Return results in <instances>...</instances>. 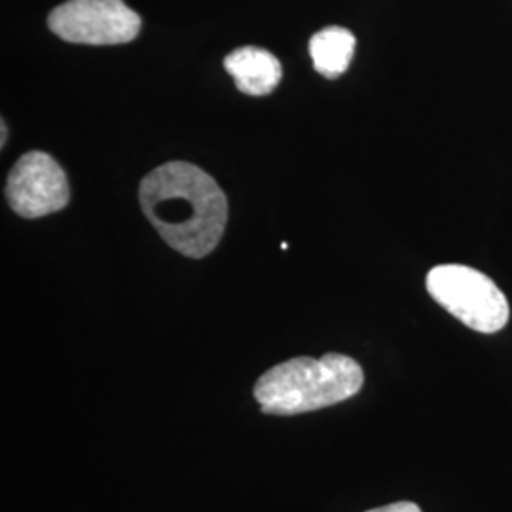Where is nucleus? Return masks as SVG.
<instances>
[{
    "label": "nucleus",
    "mask_w": 512,
    "mask_h": 512,
    "mask_svg": "<svg viewBox=\"0 0 512 512\" xmlns=\"http://www.w3.org/2000/svg\"><path fill=\"white\" fill-rule=\"evenodd\" d=\"M141 209L169 247L190 258L219 245L228 202L219 184L198 165L167 162L150 171L139 190Z\"/></svg>",
    "instance_id": "nucleus-1"
},
{
    "label": "nucleus",
    "mask_w": 512,
    "mask_h": 512,
    "mask_svg": "<svg viewBox=\"0 0 512 512\" xmlns=\"http://www.w3.org/2000/svg\"><path fill=\"white\" fill-rule=\"evenodd\" d=\"M363 382V368L348 355L296 357L258 378L255 399L264 414L296 416L348 401L361 391Z\"/></svg>",
    "instance_id": "nucleus-2"
},
{
    "label": "nucleus",
    "mask_w": 512,
    "mask_h": 512,
    "mask_svg": "<svg viewBox=\"0 0 512 512\" xmlns=\"http://www.w3.org/2000/svg\"><path fill=\"white\" fill-rule=\"evenodd\" d=\"M6 200L23 219L57 213L71 200L63 167L46 152H27L12 167L6 183Z\"/></svg>",
    "instance_id": "nucleus-5"
},
{
    "label": "nucleus",
    "mask_w": 512,
    "mask_h": 512,
    "mask_svg": "<svg viewBox=\"0 0 512 512\" xmlns=\"http://www.w3.org/2000/svg\"><path fill=\"white\" fill-rule=\"evenodd\" d=\"M2 147H4V143H6V124H2Z\"/></svg>",
    "instance_id": "nucleus-9"
},
{
    "label": "nucleus",
    "mask_w": 512,
    "mask_h": 512,
    "mask_svg": "<svg viewBox=\"0 0 512 512\" xmlns=\"http://www.w3.org/2000/svg\"><path fill=\"white\" fill-rule=\"evenodd\" d=\"M366 512H421V509L412 501H399V503H391V505H385L380 509H372V511Z\"/></svg>",
    "instance_id": "nucleus-8"
},
{
    "label": "nucleus",
    "mask_w": 512,
    "mask_h": 512,
    "mask_svg": "<svg viewBox=\"0 0 512 512\" xmlns=\"http://www.w3.org/2000/svg\"><path fill=\"white\" fill-rule=\"evenodd\" d=\"M224 69L236 80L239 92L253 97H264L274 92L283 78L279 59L256 46L238 48L226 55Z\"/></svg>",
    "instance_id": "nucleus-6"
},
{
    "label": "nucleus",
    "mask_w": 512,
    "mask_h": 512,
    "mask_svg": "<svg viewBox=\"0 0 512 512\" xmlns=\"http://www.w3.org/2000/svg\"><path fill=\"white\" fill-rule=\"evenodd\" d=\"M48 25L65 42L114 46L139 35L141 18L124 0H69L52 10Z\"/></svg>",
    "instance_id": "nucleus-4"
},
{
    "label": "nucleus",
    "mask_w": 512,
    "mask_h": 512,
    "mask_svg": "<svg viewBox=\"0 0 512 512\" xmlns=\"http://www.w3.org/2000/svg\"><path fill=\"white\" fill-rule=\"evenodd\" d=\"M427 293L465 327L494 334L509 323L507 296L494 279L463 264H440L425 279Z\"/></svg>",
    "instance_id": "nucleus-3"
},
{
    "label": "nucleus",
    "mask_w": 512,
    "mask_h": 512,
    "mask_svg": "<svg viewBox=\"0 0 512 512\" xmlns=\"http://www.w3.org/2000/svg\"><path fill=\"white\" fill-rule=\"evenodd\" d=\"M357 40L353 33L344 27H327L315 33L310 40V54L313 67L325 78H338L348 71L349 63L355 54Z\"/></svg>",
    "instance_id": "nucleus-7"
}]
</instances>
